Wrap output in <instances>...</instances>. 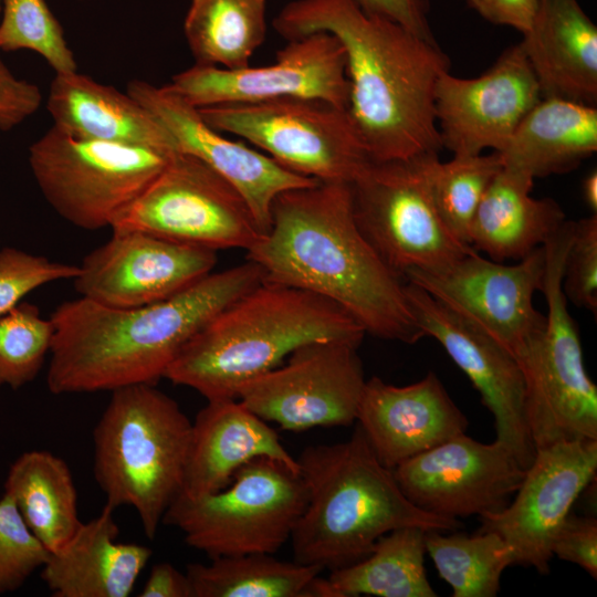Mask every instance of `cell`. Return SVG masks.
Here are the masks:
<instances>
[{
	"label": "cell",
	"instance_id": "cell-40",
	"mask_svg": "<svg viewBox=\"0 0 597 597\" xmlns=\"http://www.w3.org/2000/svg\"><path fill=\"white\" fill-rule=\"evenodd\" d=\"M552 554L574 563L597 578V520L569 513L553 543Z\"/></svg>",
	"mask_w": 597,
	"mask_h": 597
},
{
	"label": "cell",
	"instance_id": "cell-6",
	"mask_svg": "<svg viewBox=\"0 0 597 597\" xmlns=\"http://www.w3.org/2000/svg\"><path fill=\"white\" fill-rule=\"evenodd\" d=\"M93 430V472L115 510L133 507L154 540L180 493L192 422L153 384L115 389Z\"/></svg>",
	"mask_w": 597,
	"mask_h": 597
},
{
	"label": "cell",
	"instance_id": "cell-39",
	"mask_svg": "<svg viewBox=\"0 0 597 597\" xmlns=\"http://www.w3.org/2000/svg\"><path fill=\"white\" fill-rule=\"evenodd\" d=\"M563 292L573 304L594 315L597 311V216L574 221L573 237L567 250Z\"/></svg>",
	"mask_w": 597,
	"mask_h": 597
},
{
	"label": "cell",
	"instance_id": "cell-4",
	"mask_svg": "<svg viewBox=\"0 0 597 597\" xmlns=\"http://www.w3.org/2000/svg\"><path fill=\"white\" fill-rule=\"evenodd\" d=\"M307 502L292 534L294 562L334 570L367 556L388 532L417 526L455 532L458 519L410 502L360 427L345 441L310 446L297 459Z\"/></svg>",
	"mask_w": 597,
	"mask_h": 597
},
{
	"label": "cell",
	"instance_id": "cell-15",
	"mask_svg": "<svg viewBox=\"0 0 597 597\" xmlns=\"http://www.w3.org/2000/svg\"><path fill=\"white\" fill-rule=\"evenodd\" d=\"M546 268L544 245L515 264L485 259L475 250L448 266L410 271L404 276L509 349L514 357L540 331L546 315L534 294L542 292Z\"/></svg>",
	"mask_w": 597,
	"mask_h": 597
},
{
	"label": "cell",
	"instance_id": "cell-3",
	"mask_svg": "<svg viewBox=\"0 0 597 597\" xmlns=\"http://www.w3.org/2000/svg\"><path fill=\"white\" fill-rule=\"evenodd\" d=\"M247 260L211 272L165 300L111 307L80 296L51 314L46 385L54 395L156 385L182 347L220 311L263 281Z\"/></svg>",
	"mask_w": 597,
	"mask_h": 597
},
{
	"label": "cell",
	"instance_id": "cell-14",
	"mask_svg": "<svg viewBox=\"0 0 597 597\" xmlns=\"http://www.w3.org/2000/svg\"><path fill=\"white\" fill-rule=\"evenodd\" d=\"M166 86L197 108L302 97L347 109L349 100L345 51L327 32L287 40L273 64L234 70L195 64Z\"/></svg>",
	"mask_w": 597,
	"mask_h": 597
},
{
	"label": "cell",
	"instance_id": "cell-42",
	"mask_svg": "<svg viewBox=\"0 0 597 597\" xmlns=\"http://www.w3.org/2000/svg\"><path fill=\"white\" fill-rule=\"evenodd\" d=\"M368 14L395 22L413 34L437 42L429 24V0H355Z\"/></svg>",
	"mask_w": 597,
	"mask_h": 597
},
{
	"label": "cell",
	"instance_id": "cell-21",
	"mask_svg": "<svg viewBox=\"0 0 597 597\" xmlns=\"http://www.w3.org/2000/svg\"><path fill=\"white\" fill-rule=\"evenodd\" d=\"M126 92L171 135L179 153L191 155L220 174L245 199L262 231L271 226V207L283 191L318 180L297 175L243 143L231 140L208 125L199 109L166 85L135 80Z\"/></svg>",
	"mask_w": 597,
	"mask_h": 597
},
{
	"label": "cell",
	"instance_id": "cell-16",
	"mask_svg": "<svg viewBox=\"0 0 597 597\" xmlns=\"http://www.w3.org/2000/svg\"><path fill=\"white\" fill-rule=\"evenodd\" d=\"M597 472V440L555 443L536 450L510 503L480 516L479 532L500 535L514 565L549 572L552 543L572 506Z\"/></svg>",
	"mask_w": 597,
	"mask_h": 597
},
{
	"label": "cell",
	"instance_id": "cell-29",
	"mask_svg": "<svg viewBox=\"0 0 597 597\" xmlns=\"http://www.w3.org/2000/svg\"><path fill=\"white\" fill-rule=\"evenodd\" d=\"M3 493L49 553L65 545L82 524L70 467L48 450L21 453L9 468Z\"/></svg>",
	"mask_w": 597,
	"mask_h": 597
},
{
	"label": "cell",
	"instance_id": "cell-45",
	"mask_svg": "<svg viewBox=\"0 0 597 597\" xmlns=\"http://www.w3.org/2000/svg\"><path fill=\"white\" fill-rule=\"evenodd\" d=\"M582 195L585 205L591 211V214L597 213V171H590L582 182Z\"/></svg>",
	"mask_w": 597,
	"mask_h": 597
},
{
	"label": "cell",
	"instance_id": "cell-33",
	"mask_svg": "<svg viewBox=\"0 0 597 597\" xmlns=\"http://www.w3.org/2000/svg\"><path fill=\"white\" fill-rule=\"evenodd\" d=\"M426 551L453 597H495L503 572L514 565L503 538L493 532L473 535L426 532Z\"/></svg>",
	"mask_w": 597,
	"mask_h": 597
},
{
	"label": "cell",
	"instance_id": "cell-26",
	"mask_svg": "<svg viewBox=\"0 0 597 597\" xmlns=\"http://www.w3.org/2000/svg\"><path fill=\"white\" fill-rule=\"evenodd\" d=\"M46 108L53 126L77 139L177 151L166 128L132 95L77 73H55Z\"/></svg>",
	"mask_w": 597,
	"mask_h": 597
},
{
	"label": "cell",
	"instance_id": "cell-34",
	"mask_svg": "<svg viewBox=\"0 0 597 597\" xmlns=\"http://www.w3.org/2000/svg\"><path fill=\"white\" fill-rule=\"evenodd\" d=\"M498 153L453 156L440 161L438 154L429 163V185L437 211L451 233L469 244V229L489 185L502 169Z\"/></svg>",
	"mask_w": 597,
	"mask_h": 597
},
{
	"label": "cell",
	"instance_id": "cell-30",
	"mask_svg": "<svg viewBox=\"0 0 597 597\" xmlns=\"http://www.w3.org/2000/svg\"><path fill=\"white\" fill-rule=\"evenodd\" d=\"M426 530L405 526L383 535L358 562L331 570L338 597H436L425 567Z\"/></svg>",
	"mask_w": 597,
	"mask_h": 597
},
{
	"label": "cell",
	"instance_id": "cell-37",
	"mask_svg": "<svg viewBox=\"0 0 597 597\" xmlns=\"http://www.w3.org/2000/svg\"><path fill=\"white\" fill-rule=\"evenodd\" d=\"M49 552L22 520L6 493L0 498V595L18 590L41 569Z\"/></svg>",
	"mask_w": 597,
	"mask_h": 597
},
{
	"label": "cell",
	"instance_id": "cell-25",
	"mask_svg": "<svg viewBox=\"0 0 597 597\" xmlns=\"http://www.w3.org/2000/svg\"><path fill=\"white\" fill-rule=\"evenodd\" d=\"M115 509L105 504L72 538L49 553L41 578L53 597H128L153 551L118 542Z\"/></svg>",
	"mask_w": 597,
	"mask_h": 597
},
{
	"label": "cell",
	"instance_id": "cell-10",
	"mask_svg": "<svg viewBox=\"0 0 597 597\" xmlns=\"http://www.w3.org/2000/svg\"><path fill=\"white\" fill-rule=\"evenodd\" d=\"M174 153L77 139L52 126L30 146L29 164L56 213L80 229L98 230L111 228Z\"/></svg>",
	"mask_w": 597,
	"mask_h": 597
},
{
	"label": "cell",
	"instance_id": "cell-43",
	"mask_svg": "<svg viewBox=\"0 0 597 597\" xmlns=\"http://www.w3.org/2000/svg\"><path fill=\"white\" fill-rule=\"evenodd\" d=\"M484 20L524 34L532 25L538 0H465Z\"/></svg>",
	"mask_w": 597,
	"mask_h": 597
},
{
	"label": "cell",
	"instance_id": "cell-2",
	"mask_svg": "<svg viewBox=\"0 0 597 597\" xmlns=\"http://www.w3.org/2000/svg\"><path fill=\"white\" fill-rule=\"evenodd\" d=\"M264 281L325 297L379 338L415 344L425 337L405 282L378 255L354 217L350 184L318 181L281 192L271 226L247 250Z\"/></svg>",
	"mask_w": 597,
	"mask_h": 597
},
{
	"label": "cell",
	"instance_id": "cell-20",
	"mask_svg": "<svg viewBox=\"0 0 597 597\" xmlns=\"http://www.w3.org/2000/svg\"><path fill=\"white\" fill-rule=\"evenodd\" d=\"M84 256L72 280L80 296L111 307L147 305L212 272L217 251L149 233L112 232Z\"/></svg>",
	"mask_w": 597,
	"mask_h": 597
},
{
	"label": "cell",
	"instance_id": "cell-28",
	"mask_svg": "<svg viewBox=\"0 0 597 597\" xmlns=\"http://www.w3.org/2000/svg\"><path fill=\"white\" fill-rule=\"evenodd\" d=\"M596 150V105L544 97L498 154L503 167L535 179L568 172Z\"/></svg>",
	"mask_w": 597,
	"mask_h": 597
},
{
	"label": "cell",
	"instance_id": "cell-31",
	"mask_svg": "<svg viewBox=\"0 0 597 597\" xmlns=\"http://www.w3.org/2000/svg\"><path fill=\"white\" fill-rule=\"evenodd\" d=\"M268 0H191L184 33L195 64L242 69L264 42Z\"/></svg>",
	"mask_w": 597,
	"mask_h": 597
},
{
	"label": "cell",
	"instance_id": "cell-13",
	"mask_svg": "<svg viewBox=\"0 0 597 597\" xmlns=\"http://www.w3.org/2000/svg\"><path fill=\"white\" fill-rule=\"evenodd\" d=\"M359 345L344 338L305 343L287 356L286 364L243 384L237 399L284 430L350 426L367 380Z\"/></svg>",
	"mask_w": 597,
	"mask_h": 597
},
{
	"label": "cell",
	"instance_id": "cell-23",
	"mask_svg": "<svg viewBox=\"0 0 597 597\" xmlns=\"http://www.w3.org/2000/svg\"><path fill=\"white\" fill-rule=\"evenodd\" d=\"M256 458L273 459L300 474L297 459L265 420L237 398L208 400L191 425L180 493L189 498L216 493Z\"/></svg>",
	"mask_w": 597,
	"mask_h": 597
},
{
	"label": "cell",
	"instance_id": "cell-35",
	"mask_svg": "<svg viewBox=\"0 0 597 597\" xmlns=\"http://www.w3.org/2000/svg\"><path fill=\"white\" fill-rule=\"evenodd\" d=\"M54 338L51 318L34 304L21 302L0 317V386L18 389L32 381L50 355Z\"/></svg>",
	"mask_w": 597,
	"mask_h": 597
},
{
	"label": "cell",
	"instance_id": "cell-36",
	"mask_svg": "<svg viewBox=\"0 0 597 597\" xmlns=\"http://www.w3.org/2000/svg\"><path fill=\"white\" fill-rule=\"evenodd\" d=\"M0 50H30L40 54L55 73L77 70L60 22L44 0H2Z\"/></svg>",
	"mask_w": 597,
	"mask_h": 597
},
{
	"label": "cell",
	"instance_id": "cell-11",
	"mask_svg": "<svg viewBox=\"0 0 597 597\" xmlns=\"http://www.w3.org/2000/svg\"><path fill=\"white\" fill-rule=\"evenodd\" d=\"M220 133L244 138L284 168L323 182L352 184L371 161L348 111L286 97L198 108Z\"/></svg>",
	"mask_w": 597,
	"mask_h": 597
},
{
	"label": "cell",
	"instance_id": "cell-41",
	"mask_svg": "<svg viewBox=\"0 0 597 597\" xmlns=\"http://www.w3.org/2000/svg\"><path fill=\"white\" fill-rule=\"evenodd\" d=\"M41 103L39 87L17 78L0 59V129L14 128L34 114Z\"/></svg>",
	"mask_w": 597,
	"mask_h": 597
},
{
	"label": "cell",
	"instance_id": "cell-46",
	"mask_svg": "<svg viewBox=\"0 0 597 597\" xmlns=\"http://www.w3.org/2000/svg\"><path fill=\"white\" fill-rule=\"evenodd\" d=\"M0 10H1V0H0Z\"/></svg>",
	"mask_w": 597,
	"mask_h": 597
},
{
	"label": "cell",
	"instance_id": "cell-38",
	"mask_svg": "<svg viewBox=\"0 0 597 597\" xmlns=\"http://www.w3.org/2000/svg\"><path fill=\"white\" fill-rule=\"evenodd\" d=\"M78 265L56 262L14 248L0 250V317L35 289L61 280H73Z\"/></svg>",
	"mask_w": 597,
	"mask_h": 597
},
{
	"label": "cell",
	"instance_id": "cell-5",
	"mask_svg": "<svg viewBox=\"0 0 597 597\" xmlns=\"http://www.w3.org/2000/svg\"><path fill=\"white\" fill-rule=\"evenodd\" d=\"M364 328L334 302L262 281L213 316L165 373L207 401L237 398L247 381L277 367L298 346L324 338L363 341Z\"/></svg>",
	"mask_w": 597,
	"mask_h": 597
},
{
	"label": "cell",
	"instance_id": "cell-32",
	"mask_svg": "<svg viewBox=\"0 0 597 597\" xmlns=\"http://www.w3.org/2000/svg\"><path fill=\"white\" fill-rule=\"evenodd\" d=\"M323 569L250 553L191 563L186 574L192 597H305L308 583Z\"/></svg>",
	"mask_w": 597,
	"mask_h": 597
},
{
	"label": "cell",
	"instance_id": "cell-8",
	"mask_svg": "<svg viewBox=\"0 0 597 597\" xmlns=\"http://www.w3.org/2000/svg\"><path fill=\"white\" fill-rule=\"evenodd\" d=\"M307 493L300 474L270 458L242 465L222 490L189 498L179 493L163 523L209 558L276 553L303 513Z\"/></svg>",
	"mask_w": 597,
	"mask_h": 597
},
{
	"label": "cell",
	"instance_id": "cell-27",
	"mask_svg": "<svg viewBox=\"0 0 597 597\" xmlns=\"http://www.w3.org/2000/svg\"><path fill=\"white\" fill-rule=\"evenodd\" d=\"M534 178L502 167L472 218L469 244L496 262L521 260L544 245L566 221L552 198L531 196Z\"/></svg>",
	"mask_w": 597,
	"mask_h": 597
},
{
	"label": "cell",
	"instance_id": "cell-7",
	"mask_svg": "<svg viewBox=\"0 0 597 597\" xmlns=\"http://www.w3.org/2000/svg\"><path fill=\"white\" fill-rule=\"evenodd\" d=\"M573 229L574 221L566 220L544 243L546 322L515 356L524 375L526 422L536 450L597 440V387L586 371L579 333L562 287Z\"/></svg>",
	"mask_w": 597,
	"mask_h": 597
},
{
	"label": "cell",
	"instance_id": "cell-1",
	"mask_svg": "<svg viewBox=\"0 0 597 597\" xmlns=\"http://www.w3.org/2000/svg\"><path fill=\"white\" fill-rule=\"evenodd\" d=\"M273 27L286 40L315 32L337 38L346 56L347 111L373 161L443 148L434 91L450 61L437 42L366 13L355 0H293Z\"/></svg>",
	"mask_w": 597,
	"mask_h": 597
},
{
	"label": "cell",
	"instance_id": "cell-24",
	"mask_svg": "<svg viewBox=\"0 0 597 597\" xmlns=\"http://www.w3.org/2000/svg\"><path fill=\"white\" fill-rule=\"evenodd\" d=\"M521 44L542 98L597 103V27L578 0H538Z\"/></svg>",
	"mask_w": 597,
	"mask_h": 597
},
{
	"label": "cell",
	"instance_id": "cell-44",
	"mask_svg": "<svg viewBox=\"0 0 597 597\" xmlns=\"http://www.w3.org/2000/svg\"><path fill=\"white\" fill-rule=\"evenodd\" d=\"M138 596L192 597V590L186 573L170 563L161 562L153 565Z\"/></svg>",
	"mask_w": 597,
	"mask_h": 597
},
{
	"label": "cell",
	"instance_id": "cell-18",
	"mask_svg": "<svg viewBox=\"0 0 597 597\" xmlns=\"http://www.w3.org/2000/svg\"><path fill=\"white\" fill-rule=\"evenodd\" d=\"M410 310L425 336L434 338L479 391L492 413L496 440L527 470L536 449L525 415V381L514 355L489 334L405 282Z\"/></svg>",
	"mask_w": 597,
	"mask_h": 597
},
{
	"label": "cell",
	"instance_id": "cell-9",
	"mask_svg": "<svg viewBox=\"0 0 597 597\" xmlns=\"http://www.w3.org/2000/svg\"><path fill=\"white\" fill-rule=\"evenodd\" d=\"M433 155L371 160L350 184L360 232L402 280L410 271H438L474 251L451 233L437 211L429 185Z\"/></svg>",
	"mask_w": 597,
	"mask_h": 597
},
{
	"label": "cell",
	"instance_id": "cell-19",
	"mask_svg": "<svg viewBox=\"0 0 597 597\" xmlns=\"http://www.w3.org/2000/svg\"><path fill=\"white\" fill-rule=\"evenodd\" d=\"M542 93L519 42L473 78L444 72L434 91V115L443 148L453 156L500 153Z\"/></svg>",
	"mask_w": 597,
	"mask_h": 597
},
{
	"label": "cell",
	"instance_id": "cell-22",
	"mask_svg": "<svg viewBox=\"0 0 597 597\" xmlns=\"http://www.w3.org/2000/svg\"><path fill=\"white\" fill-rule=\"evenodd\" d=\"M356 422L378 460L391 470L469 427L433 371L406 386L367 379Z\"/></svg>",
	"mask_w": 597,
	"mask_h": 597
},
{
	"label": "cell",
	"instance_id": "cell-17",
	"mask_svg": "<svg viewBox=\"0 0 597 597\" xmlns=\"http://www.w3.org/2000/svg\"><path fill=\"white\" fill-rule=\"evenodd\" d=\"M392 471L401 491L416 506L459 520L505 507L526 470L499 440L483 443L462 433Z\"/></svg>",
	"mask_w": 597,
	"mask_h": 597
},
{
	"label": "cell",
	"instance_id": "cell-12",
	"mask_svg": "<svg viewBox=\"0 0 597 597\" xmlns=\"http://www.w3.org/2000/svg\"><path fill=\"white\" fill-rule=\"evenodd\" d=\"M111 229L213 251L248 250L263 235L242 195L210 166L179 151L116 216Z\"/></svg>",
	"mask_w": 597,
	"mask_h": 597
}]
</instances>
